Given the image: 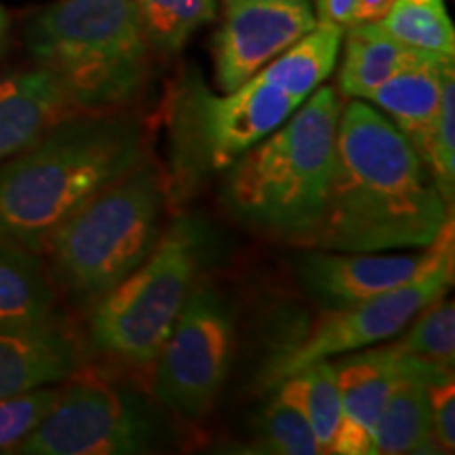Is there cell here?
<instances>
[{"mask_svg":"<svg viewBox=\"0 0 455 455\" xmlns=\"http://www.w3.org/2000/svg\"><path fill=\"white\" fill-rule=\"evenodd\" d=\"M451 218L428 167L395 123L365 100L341 104L325 212L301 249H424Z\"/></svg>","mask_w":455,"mask_h":455,"instance_id":"6da1fadb","label":"cell"},{"mask_svg":"<svg viewBox=\"0 0 455 455\" xmlns=\"http://www.w3.org/2000/svg\"><path fill=\"white\" fill-rule=\"evenodd\" d=\"M146 158V124L138 116L72 114L0 164V238L43 255L81 204Z\"/></svg>","mask_w":455,"mask_h":455,"instance_id":"7a4b0ae2","label":"cell"},{"mask_svg":"<svg viewBox=\"0 0 455 455\" xmlns=\"http://www.w3.org/2000/svg\"><path fill=\"white\" fill-rule=\"evenodd\" d=\"M341 98L321 84L308 100L228 167L226 212L261 236L304 247L325 212Z\"/></svg>","mask_w":455,"mask_h":455,"instance_id":"3957f363","label":"cell"},{"mask_svg":"<svg viewBox=\"0 0 455 455\" xmlns=\"http://www.w3.org/2000/svg\"><path fill=\"white\" fill-rule=\"evenodd\" d=\"M24 43L83 112L127 110L150 78L138 0H55L28 20Z\"/></svg>","mask_w":455,"mask_h":455,"instance_id":"277c9868","label":"cell"},{"mask_svg":"<svg viewBox=\"0 0 455 455\" xmlns=\"http://www.w3.org/2000/svg\"><path fill=\"white\" fill-rule=\"evenodd\" d=\"M167 207V181L148 158L91 196L43 249L57 291L89 312L152 253Z\"/></svg>","mask_w":455,"mask_h":455,"instance_id":"5b68a950","label":"cell"},{"mask_svg":"<svg viewBox=\"0 0 455 455\" xmlns=\"http://www.w3.org/2000/svg\"><path fill=\"white\" fill-rule=\"evenodd\" d=\"M304 101L255 72L241 87L213 93L196 66H188L169 89L167 201L178 207L196 196L266 135L281 127Z\"/></svg>","mask_w":455,"mask_h":455,"instance_id":"8992f818","label":"cell"},{"mask_svg":"<svg viewBox=\"0 0 455 455\" xmlns=\"http://www.w3.org/2000/svg\"><path fill=\"white\" fill-rule=\"evenodd\" d=\"M203 221L180 215L131 275L87 312L91 348L150 367L195 287L207 255Z\"/></svg>","mask_w":455,"mask_h":455,"instance_id":"52a82bcc","label":"cell"},{"mask_svg":"<svg viewBox=\"0 0 455 455\" xmlns=\"http://www.w3.org/2000/svg\"><path fill=\"white\" fill-rule=\"evenodd\" d=\"M455 270L453 218L428 244L424 268L403 287L375 295L344 308H325L321 316L291 344L283 346L261 373V386L275 390L283 379L316 361L395 339L418 312L447 295Z\"/></svg>","mask_w":455,"mask_h":455,"instance_id":"ba28073f","label":"cell"},{"mask_svg":"<svg viewBox=\"0 0 455 455\" xmlns=\"http://www.w3.org/2000/svg\"><path fill=\"white\" fill-rule=\"evenodd\" d=\"M156 413L138 392L81 367L55 405L13 449L21 455H131L155 447Z\"/></svg>","mask_w":455,"mask_h":455,"instance_id":"9c48e42d","label":"cell"},{"mask_svg":"<svg viewBox=\"0 0 455 455\" xmlns=\"http://www.w3.org/2000/svg\"><path fill=\"white\" fill-rule=\"evenodd\" d=\"M235 310L209 281H196L152 361V395L169 411L203 419L224 390L235 355Z\"/></svg>","mask_w":455,"mask_h":455,"instance_id":"30bf717a","label":"cell"},{"mask_svg":"<svg viewBox=\"0 0 455 455\" xmlns=\"http://www.w3.org/2000/svg\"><path fill=\"white\" fill-rule=\"evenodd\" d=\"M215 83L235 91L316 26L312 0H218Z\"/></svg>","mask_w":455,"mask_h":455,"instance_id":"8fae6325","label":"cell"},{"mask_svg":"<svg viewBox=\"0 0 455 455\" xmlns=\"http://www.w3.org/2000/svg\"><path fill=\"white\" fill-rule=\"evenodd\" d=\"M428 259V247L415 253L325 251L306 249L295 258L301 287L325 308H344L413 281Z\"/></svg>","mask_w":455,"mask_h":455,"instance_id":"7c38bea8","label":"cell"},{"mask_svg":"<svg viewBox=\"0 0 455 455\" xmlns=\"http://www.w3.org/2000/svg\"><path fill=\"white\" fill-rule=\"evenodd\" d=\"M341 356L344 358L333 361L341 422L331 453L373 455V428L378 415L401 375L413 365L415 355L401 350L392 341Z\"/></svg>","mask_w":455,"mask_h":455,"instance_id":"4fadbf2b","label":"cell"},{"mask_svg":"<svg viewBox=\"0 0 455 455\" xmlns=\"http://www.w3.org/2000/svg\"><path fill=\"white\" fill-rule=\"evenodd\" d=\"M83 363L81 339L60 316L30 327L0 329V398L64 384Z\"/></svg>","mask_w":455,"mask_h":455,"instance_id":"5bb4252c","label":"cell"},{"mask_svg":"<svg viewBox=\"0 0 455 455\" xmlns=\"http://www.w3.org/2000/svg\"><path fill=\"white\" fill-rule=\"evenodd\" d=\"M53 74L34 66L0 76V164L36 144L51 127L78 114Z\"/></svg>","mask_w":455,"mask_h":455,"instance_id":"9a60e30c","label":"cell"},{"mask_svg":"<svg viewBox=\"0 0 455 455\" xmlns=\"http://www.w3.org/2000/svg\"><path fill=\"white\" fill-rule=\"evenodd\" d=\"M451 373L415 356L413 365L390 390L373 428V453H441L432 435L428 382Z\"/></svg>","mask_w":455,"mask_h":455,"instance_id":"2e32d148","label":"cell"},{"mask_svg":"<svg viewBox=\"0 0 455 455\" xmlns=\"http://www.w3.org/2000/svg\"><path fill=\"white\" fill-rule=\"evenodd\" d=\"M341 43L344 60L338 74V89L339 98L346 100H369L375 89L398 72L441 57L395 41L378 21L346 28Z\"/></svg>","mask_w":455,"mask_h":455,"instance_id":"e0dca14e","label":"cell"},{"mask_svg":"<svg viewBox=\"0 0 455 455\" xmlns=\"http://www.w3.org/2000/svg\"><path fill=\"white\" fill-rule=\"evenodd\" d=\"M455 66L453 57H436L422 66L398 72L371 93L369 101L379 108L405 135L424 161L436 110H439L443 76Z\"/></svg>","mask_w":455,"mask_h":455,"instance_id":"ac0fdd59","label":"cell"},{"mask_svg":"<svg viewBox=\"0 0 455 455\" xmlns=\"http://www.w3.org/2000/svg\"><path fill=\"white\" fill-rule=\"evenodd\" d=\"M57 298L43 255L0 238V329L51 321L57 316Z\"/></svg>","mask_w":455,"mask_h":455,"instance_id":"d6986e66","label":"cell"},{"mask_svg":"<svg viewBox=\"0 0 455 455\" xmlns=\"http://www.w3.org/2000/svg\"><path fill=\"white\" fill-rule=\"evenodd\" d=\"M341 38H344L341 28L316 24L259 72L293 98L306 101L333 72Z\"/></svg>","mask_w":455,"mask_h":455,"instance_id":"ffe728a7","label":"cell"},{"mask_svg":"<svg viewBox=\"0 0 455 455\" xmlns=\"http://www.w3.org/2000/svg\"><path fill=\"white\" fill-rule=\"evenodd\" d=\"M276 395L298 407L308 419L321 453L333 451V441L341 422V401L333 358L316 361L299 369L276 386Z\"/></svg>","mask_w":455,"mask_h":455,"instance_id":"44dd1931","label":"cell"},{"mask_svg":"<svg viewBox=\"0 0 455 455\" xmlns=\"http://www.w3.org/2000/svg\"><path fill=\"white\" fill-rule=\"evenodd\" d=\"M378 24L407 47L426 53L455 55V30L445 0H395Z\"/></svg>","mask_w":455,"mask_h":455,"instance_id":"7402d4cb","label":"cell"},{"mask_svg":"<svg viewBox=\"0 0 455 455\" xmlns=\"http://www.w3.org/2000/svg\"><path fill=\"white\" fill-rule=\"evenodd\" d=\"M140 20L150 49L175 55L190 36L218 17V0H138Z\"/></svg>","mask_w":455,"mask_h":455,"instance_id":"603a6c76","label":"cell"},{"mask_svg":"<svg viewBox=\"0 0 455 455\" xmlns=\"http://www.w3.org/2000/svg\"><path fill=\"white\" fill-rule=\"evenodd\" d=\"M401 350L426 358L432 365L453 371L455 367V308L445 295L426 306L413 321L396 335Z\"/></svg>","mask_w":455,"mask_h":455,"instance_id":"cb8c5ba5","label":"cell"},{"mask_svg":"<svg viewBox=\"0 0 455 455\" xmlns=\"http://www.w3.org/2000/svg\"><path fill=\"white\" fill-rule=\"evenodd\" d=\"M253 451L278 455H321L308 419L298 407L275 395L253 419Z\"/></svg>","mask_w":455,"mask_h":455,"instance_id":"d4e9b609","label":"cell"},{"mask_svg":"<svg viewBox=\"0 0 455 455\" xmlns=\"http://www.w3.org/2000/svg\"><path fill=\"white\" fill-rule=\"evenodd\" d=\"M424 164L435 181L436 190L453 209L455 201V66L443 76L439 110L432 124Z\"/></svg>","mask_w":455,"mask_h":455,"instance_id":"484cf974","label":"cell"},{"mask_svg":"<svg viewBox=\"0 0 455 455\" xmlns=\"http://www.w3.org/2000/svg\"><path fill=\"white\" fill-rule=\"evenodd\" d=\"M61 384L0 398V451H13L55 405Z\"/></svg>","mask_w":455,"mask_h":455,"instance_id":"4316f807","label":"cell"},{"mask_svg":"<svg viewBox=\"0 0 455 455\" xmlns=\"http://www.w3.org/2000/svg\"><path fill=\"white\" fill-rule=\"evenodd\" d=\"M428 407L432 435L441 453H451L455 447V379L453 371L428 382Z\"/></svg>","mask_w":455,"mask_h":455,"instance_id":"83f0119b","label":"cell"},{"mask_svg":"<svg viewBox=\"0 0 455 455\" xmlns=\"http://www.w3.org/2000/svg\"><path fill=\"white\" fill-rule=\"evenodd\" d=\"M356 0H312L316 24L335 26L346 30L352 26V13H355Z\"/></svg>","mask_w":455,"mask_h":455,"instance_id":"f1b7e54d","label":"cell"},{"mask_svg":"<svg viewBox=\"0 0 455 455\" xmlns=\"http://www.w3.org/2000/svg\"><path fill=\"white\" fill-rule=\"evenodd\" d=\"M395 0H356L355 13H352V26L356 24H375L388 13Z\"/></svg>","mask_w":455,"mask_h":455,"instance_id":"f546056e","label":"cell"},{"mask_svg":"<svg viewBox=\"0 0 455 455\" xmlns=\"http://www.w3.org/2000/svg\"><path fill=\"white\" fill-rule=\"evenodd\" d=\"M11 15L9 11L0 4V61H3V57L7 55L9 51V44H11Z\"/></svg>","mask_w":455,"mask_h":455,"instance_id":"4dcf8cb0","label":"cell"}]
</instances>
